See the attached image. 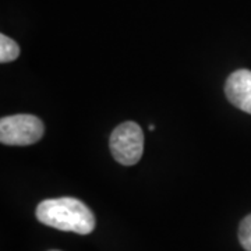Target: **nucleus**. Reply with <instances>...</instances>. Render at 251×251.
Masks as SVG:
<instances>
[{
	"label": "nucleus",
	"instance_id": "5",
	"mask_svg": "<svg viewBox=\"0 0 251 251\" xmlns=\"http://www.w3.org/2000/svg\"><path fill=\"white\" fill-rule=\"evenodd\" d=\"M20 56V46L4 34L0 35V62L9 63Z\"/></svg>",
	"mask_w": 251,
	"mask_h": 251
},
{
	"label": "nucleus",
	"instance_id": "4",
	"mask_svg": "<svg viewBox=\"0 0 251 251\" xmlns=\"http://www.w3.org/2000/svg\"><path fill=\"white\" fill-rule=\"evenodd\" d=\"M225 94L229 102L246 113L251 115V72L236 70L232 73L225 85Z\"/></svg>",
	"mask_w": 251,
	"mask_h": 251
},
{
	"label": "nucleus",
	"instance_id": "7",
	"mask_svg": "<svg viewBox=\"0 0 251 251\" xmlns=\"http://www.w3.org/2000/svg\"><path fill=\"white\" fill-rule=\"evenodd\" d=\"M52 251H57V250H52Z\"/></svg>",
	"mask_w": 251,
	"mask_h": 251
},
{
	"label": "nucleus",
	"instance_id": "3",
	"mask_svg": "<svg viewBox=\"0 0 251 251\" xmlns=\"http://www.w3.org/2000/svg\"><path fill=\"white\" fill-rule=\"evenodd\" d=\"M45 133L44 123L32 115H13L0 120V141L4 145H31Z\"/></svg>",
	"mask_w": 251,
	"mask_h": 251
},
{
	"label": "nucleus",
	"instance_id": "2",
	"mask_svg": "<svg viewBox=\"0 0 251 251\" xmlns=\"http://www.w3.org/2000/svg\"><path fill=\"white\" fill-rule=\"evenodd\" d=\"M110 151L113 158L125 166L140 162L144 151V133L134 122L117 126L110 135Z\"/></svg>",
	"mask_w": 251,
	"mask_h": 251
},
{
	"label": "nucleus",
	"instance_id": "1",
	"mask_svg": "<svg viewBox=\"0 0 251 251\" xmlns=\"http://www.w3.org/2000/svg\"><path fill=\"white\" fill-rule=\"evenodd\" d=\"M41 224L63 232L90 234L95 229V216L82 201L73 197L50 198L36 206Z\"/></svg>",
	"mask_w": 251,
	"mask_h": 251
},
{
	"label": "nucleus",
	"instance_id": "6",
	"mask_svg": "<svg viewBox=\"0 0 251 251\" xmlns=\"http://www.w3.org/2000/svg\"><path fill=\"white\" fill-rule=\"evenodd\" d=\"M239 240L244 250L251 251V214L246 216L239 226Z\"/></svg>",
	"mask_w": 251,
	"mask_h": 251
}]
</instances>
